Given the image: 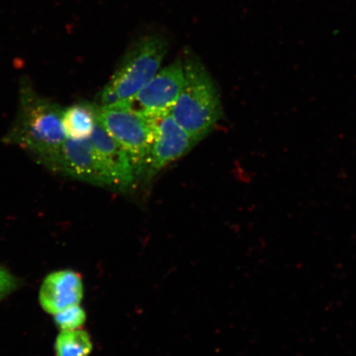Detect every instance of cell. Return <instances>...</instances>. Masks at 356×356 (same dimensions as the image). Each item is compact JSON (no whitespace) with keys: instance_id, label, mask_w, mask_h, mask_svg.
I'll return each mask as SVG.
<instances>
[{"instance_id":"7a4b0ae2","label":"cell","mask_w":356,"mask_h":356,"mask_svg":"<svg viewBox=\"0 0 356 356\" xmlns=\"http://www.w3.org/2000/svg\"><path fill=\"white\" fill-rule=\"evenodd\" d=\"M168 47V39L159 31H150L134 40L101 93V106L135 96L159 72Z\"/></svg>"},{"instance_id":"4fadbf2b","label":"cell","mask_w":356,"mask_h":356,"mask_svg":"<svg viewBox=\"0 0 356 356\" xmlns=\"http://www.w3.org/2000/svg\"><path fill=\"white\" fill-rule=\"evenodd\" d=\"M17 280L3 266H0V300L15 291L17 286Z\"/></svg>"},{"instance_id":"8fae6325","label":"cell","mask_w":356,"mask_h":356,"mask_svg":"<svg viewBox=\"0 0 356 356\" xmlns=\"http://www.w3.org/2000/svg\"><path fill=\"white\" fill-rule=\"evenodd\" d=\"M55 350L56 356H88L92 350L91 337L81 329L61 331L56 340Z\"/></svg>"},{"instance_id":"8992f818","label":"cell","mask_w":356,"mask_h":356,"mask_svg":"<svg viewBox=\"0 0 356 356\" xmlns=\"http://www.w3.org/2000/svg\"><path fill=\"white\" fill-rule=\"evenodd\" d=\"M44 164L61 175L113 188L109 173L89 139H66Z\"/></svg>"},{"instance_id":"7c38bea8","label":"cell","mask_w":356,"mask_h":356,"mask_svg":"<svg viewBox=\"0 0 356 356\" xmlns=\"http://www.w3.org/2000/svg\"><path fill=\"white\" fill-rule=\"evenodd\" d=\"M86 311L79 305L70 307L54 315V321L61 331L74 330L83 327L86 322Z\"/></svg>"},{"instance_id":"30bf717a","label":"cell","mask_w":356,"mask_h":356,"mask_svg":"<svg viewBox=\"0 0 356 356\" xmlns=\"http://www.w3.org/2000/svg\"><path fill=\"white\" fill-rule=\"evenodd\" d=\"M97 106L78 102L63 110L62 123L67 139L83 140L91 137L97 122Z\"/></svg>"},{"instance_id":"277c9868","label":"cell","mask_w":356,"mask_h":356,"mask_svg":"<svg viewBox=\"0 0 356 356\" xmlns=\"http://www.w3.org/2000/svg\"><path fill=\"white\" fill-rule=\"evenodd\" d=\"M97 121L130 157L136 177L143 176L153 141L151 120L123 104L97 106Z\"/></svg>"},{"instance_id":"9c48e42d","label":"cell","mask_w":356,"mask_h":356,"mask_svg":"<svg viewBox=\"0 0 356 356\" xmlns=\"http://www.w3.org/2000/svg\"><path fill=\"white\" fill-rule=\"evenodd\" d=\"M83 297L82 278L71 270H58L48 275L39 291L40 305L52 315L79 305Z\"/></svg>"},{"instance_id":"6da1fadb","label":"cell","mask_w":356,"mask_h":356,"mask_svg":"<svg viewBox=\"0 0 356 356\" xmlns=\"http://www.w3.org/2000/svg\"><path fill=\"white\" fill-rule=\"evenodd\" d=\"M184 83L170 111L178 124L199 141L222 117L219 91L197 54L186 48L181 56Z\"/></svg>"},{"instance_id":"3957f363","label":"cell","mask_w":356,"mask_h":356,"mask_svg":"<svg viewBox=\"0 0 356 356\" xmlns=\"http://www.w3.org/2000/svg\"><path fill=\"white\" fill-rule=\"evenodd\" d=\"M63 108L26 88L19 115L7 140L33 154L44 163L67 139L62 123Z\"/></svg>"},{"instance_id":"52a82bcc","label":"cell","mask_w":356,"mask_h":356,"mask_svg":"<svg viewBox=\"0 0 356 356\" xmlns=\"http://www.w3.org/2000/svg\"><path fill=\"white\" fill-rule=\"evenodd\" d=\"M184 83V65L181 56H179L159 71L131 99L118 104L127 105L147 118L154 117L171 111Z\"/></svg>"},{"instance_id":"ba28073f","label":"cell","mask_w":356,"mask_h":356,"mask_svg":"<svg viewBox=\"0 0 356 356\" xmlns=\"http://www.w3.org/2000/svg\"><path fill=\"white\" fill-rule=\"evenodd\" d=\"M93 148L99 154L113 184V189L127 191L132 188L137 178L131 160L121 145L97 122L89 138Z\"/></svg>"},{"instance_id":"5b68a950","label":"cell","mask_w":356,"mask_h":356,"mask_svg":"<svg viewBox=\"0 0 356 356\" xmlns=\"http://www.w3.org/2000/svg\"><path fill=\"white\" fill-rule=\"evenodd\" d=\"M149 118L154 136L143 173L147 180L152 179L200 142L177 124L170 111Z\"/></svg>"}]
</instances>
